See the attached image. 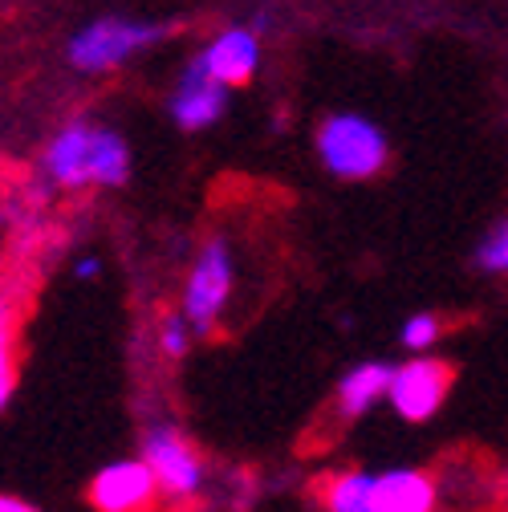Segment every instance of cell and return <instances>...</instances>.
<instances>
[{
    "mask_svg": "<svg viewBox=\"0 0 508 512\" xmlns=\"http://www.w3.org/2000/svg\"><path fill=\"white\" fill-rule=\"evenodd\" d=\"M448 391H452V366L448 362H439V358H411V362L395 366L387 403L395 407L399 419L423 423V419H431L443 407Z\"/></svg>",
    "mask_w": 508,
    "mask_h": 512,
    "instance_id": "5",
    "label": "cell"
},
{
    "mask_svg": "<svg viewBox=\"0 0 508 512\" xmlns=\"http://www.w3.org/2000/svg\"><path fill=\"white\" fill-rule=\"evenodd\" d=\"M192 322L183 317V309L179 313H163V322H159V350L167 354V358H183L187 350H192Z\"/></svg>",
    "mask_w": 508,
    "mask_h": 512,
    "instance_id": "14",
    "label": "cell"
},
{
    "mask_svg": "<svg viewBox=\"0 0 508 512\" xmlns=\"http://www.w3.org/2000/svg\"><path fill=\"white\" fill-rule=\"evenodd\" d=\"M98 273H102L98 256H82V261L74 265V277H78V281H98Z\"/></svg>",
    "mask_w": 508,
    "mask_h": 512,
    "instance_id": "18",
    "label": "cell"
},
{
    "mask_svg": "<svg viewBox=\"0 0 508 512\" xmlns=\"http://www.w3.org/2000/svg\"><path fill=\"white\" fill-rule=\"evenodd\" d=\"M200 66L224 82V86H244L261 66V41L252 29H224L204 53H200Z\"/></svg>",
    "mask_w": 508,
    "mask_h": 512,
    "instance_id": "8",
    "label": "cell"
},
{
    "mask_svg": "<svg viewBox=\"0 0 508 512\" xmlns=\"http://www.w3.org/2000/svg\"><path fill=\"white\" fill-rule=\"evenodd\" d=\"M476 265H480L484 273H508V220L496 224V228L480 240V248H476Z\"/></svg>",
    "mask_w": 508,
    "mask_h": 512,
    "instance_id": "16",
    "label": "cell"
},
{
    "mask_svg": "<svg viewBox=\"0 0 508 512\" xmlns=\"http://www.w3.org/2000/svg\"><path fill=\"white\" fill-rule=\"evenodd\" d=\"M370 488H374V472H366V468H350V472L330 476L326 512H370Z\"/></svg>",
    "mask_w": 508,
    "mask_h": 512,
    "instance_id": "13",
    "label": "cell"
},
{
    "mask_svg": "<svg viewBox=\"0 0 508 512\" xmlns=\"http://www.w3.org/2000/svg\"><path fill=\"white\" fill-rule=\"evenodd\" d=\"M370 512H435V480L415 468L374 472Z\"/></svg>",
    "mask_w": 508,
    "mask_h": 512,
    "instance_id": "9",
    "label": "cell"
},
{
    "mask_svg": "<svg viewBox=\"0 0 508 512\" xmlns=\"http://www.w3.org/2000/svg\"><path fill=\"white\" fill-rule=\"evenodd\" d=\"M0 512H37L29 500H21V496H5L0 492Z\"/></svg>",
    "mask_w": 508,
    "mask_h": 512,
    "instance_id": "19",
    "label": "cell"
},
{
    "mask_svg": "<svg viewBox=\"0 0 508 512\" xmlns=\"http://www.w3.org/2000/svg\"><path fill=\"white\" fill-rule=\"evenodd\" d=\"M236 285V265H232V248L228 240H208L196 256L192 273L183 285V317L192 322L196 334H212V326L220 322V313L232 297Z\"/></svg>",
    "mask_w": 508,
    "mask_h": 512,
    "instance_id": "2",
    "label": "cell"
},
{
    "mask_svg": "<svg viewBox=\"0 0 508 512\" xmlns=\"http://www.w3.org/2000/svg\"><path fill=\"white\" fill-rule=\"evenodd\" d=\"M163 496L151 464L139 460H114L90 480V504L98 512H151Z\"/></svg>",
    "mask_w": 508,
    "mask_h": 512,
    "instance_id": "6",
    "label": "cell"
},
{
    "mask_svg": "<svg viewBox=\"0 0 508 512\" xmlns=\"http://www.w3.org/2000/svg\"><path fill=\"white\" fill-rule=\"evenodd\" d=\"M391 374H395L391 362H358V366H350V370L342 374V382H338V395H334L342 419H358V415H366L378 399H387Z\"/></svg>",
    "mask_w": 508,
    "mask_h": 512,
    "instance_id": "11",
    "label": "cell"
},
{
    "mask_svg": "<svg viewBox=\"0 0 508 512\" xmlns=\"http://www.w3.org/2000/svg\"><path fill=\"white\" fill-rule=\"evenodd\" d=\"M163 25H139V21H118V17H102L94 25H86L74 41H70V61L86 74H102L122 66L135 49H147L163 37Z\"/></svg>",
    "mask_w": 508,
    "mask_h": 512,
    "instance_id": "3",
    "label": "cell"
},
{
    "mask_svg": "<svg viewBox=\"0 0 508 512\" xmlns=\"http://www.w3.org/2000/svg\"><path fill=\"white\" fill-rule=\"evenodd\" d=\"M90 143H94V126L90 122H70L53 135L45 147V175L57 187H86L90 183Z\"/></svg>",
    "mask_w": 508,
    "mask_h": 512,
    "instance_id": "10",
    "label": "cell"
},
{
    "mask_svg": "<svg viewBox=\"0 0 508 512\" xmlns=\"http://www.w3.org/2000/svg\"><path fill=\"white\" fill-rule=\"evenodd\" d=\"M143 460L151 464L163 496H171V500H187V496H196L204 488L200 452L192 447V439L171 423H155V427L143 431Z\"/></svg>",
    "mask_w": 508,
    "mask_h": 512,
    "instance_id": "4",
    "label": "cell"
},
{
    "mask_svg": "<svg viewBox=\"0 0 508 512\" xmlns=\"http://www.w3.org/2000/svg\"><path fill=\"white\" fill-rule=\"evenodd\" d=\"M126 179H131V147L122 143V135L94 126V143H90V183L122 187Z\"/></svg>",
    "mask_w": 508,
    "mask_h": 512,
    "instance_id": "12",
    "label": "cell"
},
{
    "mask_svg": "<svg viewBox=\"0 0 508 512\" xmlns=\"http://www.w3.org/2000/svg\"><path fill=\"white\" fill-rule=\"evenodd\" d=\"M317 155H322V167L338 179H374L387 167V135L383 126L370 122L366 114H330L317 131Z\"/></svg>",
    "mask_w": 508,
    "mask_h": 512,
    "instance_id": "1",
    "label": "cell"
},
{
    "mask_svg": "<svg viewBox=\"0 0 508 512\" xmlns=\"http://www.w3.org/2000/svg\"><path fill=\"white\" fill-rule=\"evenodd\" d=\"M17 391V342H13V326H0V411L13 403Z\"/></svg>",
    "mask_w": 508,
    "mask_h": 512,
    "instance_id": "17",
    "label": "cell"
},
{
    "mask_svg": "<svg viewBox=\"0 0 508 512\" xmlns=\"http://www.w3.org/2000/svg\"><path fill=\"white\" fill-rule=\"evenodd\" d=\"M439 334H443V326H439L435 313H411L403 322V330H399V342L407 350H431L439 342Z\"/></svg>",
    "mask_w": 508,
    "mask_h": 512,
    "instance_id": "15",
    "label": "cell"
},
{
    "mask_svg": "<svg viewBox=\"0 0 508 512\" xmlns=\"http://www.w3.org/2000/svg\"><path fill=\"white\" fill-rule=\"evenodd\" d=\"M0 326H13V301L5 297V289H0Z\"/></svg>",
    "mask_w": 508,
    "mask_h": 512,
    "instance_id": "20",
    "label": "cell"
},
{
    "mask_svg": "<svg viewBox=\"0 0 508 512\" xmlns=\"http://www.w3.org/2000/svg\"><path fill=\"white\" fill-rule=\"evenodd\" d=\"M224 106H228V86L216 82L196 57L192 66L183 70V78L171 94V118L183 126V131H204V126L220 122Z\"/></svg>",
    "mask_w": 508,
    "mask_h": 512,
    "instance_id": "7",
    "label": "cell"
}]
</instances>
